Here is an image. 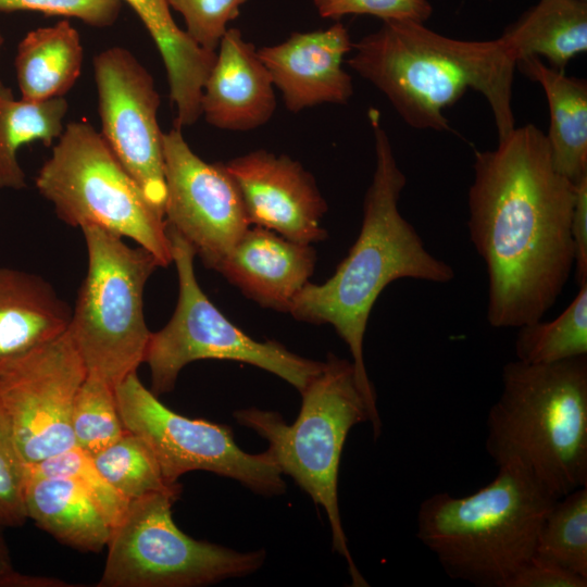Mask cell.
I'll return each mask as SVG.
<instances>
[{"instance_id": "obj_10", "label": "cell", "mask_w": 587, "mask_h": 587, "mask_svg": "<svg viewBox=\"0 0 587 587\" xmlns=\"http://www.w3.org/2000/svg\"><path fill=\"white\" fill-rule=\"evenodd\" d=\"M180 492L129 501L112 528L98 587H200L252 574L263 565L264 550L240 552L182 532L172 515Z\"/></svg>"}, {"instance_id": "obj_37", "label": "cell", "mask_w": 587, "mask_h": 587, "mask_svg": "<svg viewBox=\"0 0 587 587\" xmlns=\"http://www.w3.org/2000/svg\"><path fill=\"white\" fill-rule=\"evenodd\" d=\"M4 526L0 524V587H68L66 582L45 576L27 575L17 572L13 565L7 544Z\"/></svg>"}, {"instance_id": "obj_23", "label": "cell", "mask_w": 587, "mask_h": 587, "mask_svg": "<svg viewBox=\"0 0 587 587\" xmlns=\"http://www.w3.org/2000/svg\"><path fill=\"white\" fill-rule=\"evenodd\" d=\"M498 39L516 63L544 57L549 66L564 72L573 58L587 50V2L539 0Z\"/></svg>"}, {"instance_id": "obj_7", "label": "cell", "mask_w": 587, "mask_h": 587, "mask_svg": "<svg viewBox=\"0 0 587 587\" xmlns=\"http://www.w3.org/2000/svg\"><path fill=\"white\" fill-rule=\"evenodd\" d=\"M87 274L72 311L68 334L87 375L115 389L143 363L151 333L143 313V291L162 267L147 249L96 226L82 228Z\"/></svg>"}, {"instance_id": "obj_12", "label": "cell", "mask_w": 587, "mask_h": 587, "mask_svg": "<svg viewBox=\"0 0 587 587\" xmlns=\"http://www.w3.org/2000/svg\"><path fill=\"white\" fill-rule=\"evenodd\" d=\"M86 376L68 332L0 373V411L25 464L75 447L72 410Z\"/></svg>"}, {"instance_id": "obj_20", "label": "cell", "mask_w": 587, "mask_h": 587, "mask_svg": "<svg viewBox=\"0 0 587 587\" xmlns=\"http://www.w3.org/2000/svg\"><path fill=\"white\" fill-rule=\"evenodd\" d=\"M24 503L27 519L63 545L87 552L107 547L112 526L76 480L26 475Z\"/></svg>"}, {"instance_id": "obj_35", "label": "cell", "mask_w": 587, "mask_h": 587, "mask_svg": "<svg viewBox=\"0 0 587 587\" xmlns=\"http://www.w3.org/2000/svg\"><path fill=\"white\" fill-rule=\"evenodd\" d=\"M587 578L534 554L515 574L509 587H586Z\"/></svg>"}, {"instance_id": "obj_16", "label": "cell", "mask_w": 587, "mask_h": 587, "mask_svg": "<svg viewBox=\"0 0 587 587\" xmlns=\"http://www.w3.org/2000/svg\"><path fill=\"white\" fill-rule=\"evenodd\" d=\"M352 48L347 27L338 22L325 29L291 33L280 43L258 49V54L287 110L298 113L349 101L353 85L342 62Z\"/></svg>"}, {"instance_id": "obj_27", "label": "cell", "mask_w": 587, "mask_h": 587, "mask_svg": "<svg viewBox=\"0 0 587 587\" xmlns=\"http://www.w3.org/2000/svg\"><path fill=\"white\" fill-rule=\"evenodd\" d=\"M91 459L107 482L127 501L182 491L179 483L172 485L165 480L146 442L128 430Z\"/></svg>"}, {"instance_id": "obj_11", "label": "cell", "mask_w": 587, "mask_h": 587, "mask_svg": "<svg viewBox=\"0 0 587 587\" xmlns=\"http://www.w3.org/2000/svg\"><path fill=\"white\" fill-rule=\"evenodd\" d=\"M114 391L125 429L146 442L168 484H178L188 472L205 471L261 496L286 491L283 473L267 450L248 453L237 446L228 426L174 412L142 385L137 372Z\"/></svg>"}, {"instance_id": "obj_17", "label": "cell", "mask_w": 587, "mask_h": 587, "mask_svg": "<svg viewBox=\"0 0 587 587\" xmlns=\"http://www.w3.org/2000/svg\"><path fill=\"white\" fill-rule=\"evenodd\" d=\"M204 82L201 116L213 127L246 132L266 124L276 110L274 84L258 49L238 28L221 39Z\"/></svg>"}, {"instance_id": "obj_38", "label": "cell", "mask_w": 587, "mask_h": 587, "mask_svg": "<svg viewBox=\"0 0 587 587\" xmlns=\"http://www.w3.org/2000/svg\"><path fill=\"white\" fill-rule=\"evenodd\" d=\"M3 42H4V38H3L2 34L0 33V51H1Z\"/></svg>"}, {"instance_id": "obj_28", "label": "cell", "mask_w": 587, "mask_h": 587, "mask_svg": "<svg viewBox=\"0 0 587 587\" xmlns=\"http://www.w3.org/2000/svg\"><path fill=\"white\" fill-rule=\"evenodd\" d=\"M535 554L587 578V486L553 503L539 530Z\"/></svg>"}, {"instance_id": "obj_9", "label": "cell", "mask_w": 587, "mask_h": 587, "mask_svg": "<svg viewBox=\"0 0 587 587\" xmlns=\"http://www.w3.org/2000/svg\"><path fill=\"white\" fill-rule=\"evenodd\" d=\"M167 234L178 278V299L168 323L151 333L148 342L143 363L150 370V390L158 397L171 392L187 364L215 359L254 365L301 392L320 373L323 362L298 355L274 340L258 341L234 325L199 286L192 247L170 227Z\"/></svg>"}, {"instance_id": "obj_30", "label": "cell", "mask_w": 587, "mask_h": 587, "mask_svg": "<svg viewBox=\"0 0 587 587\" xmlns=\"http://www.w3.org/2000/svg\"><path fill=\"white\" fill-rule=\"evenodd\" d=\"M26 475L62 476L76 480L96 501L112 528L122 520L129 501L102 476L91 457L77 447L26 464Z\"/></svg>"}, {"instance_id": "obj_4", "label": "cell", "mask_w": 587, "mask_h": 587, "mask_svg": "<svg viewBox=\"0 0 587 587\" xmlns=\"http://www.w3.org/2000/svg\"><path fill=\"white\" fill-rule=\"evenodd\" d=\"M487 415L486 451L516 466L555 499L587 486V355L508 362Z\"/></svg>"}, {"instance_id": "obj_18", "label": "cell", "mask_w": 587, "mask_h": 587, "mask_svg": "<svg viewBox=\"0 0 587 587\" xmlns=\"http://www.w3.org/2000/svg\"><path fill=\"white\" fill-rule=\"evenodd\" d=\"M315 261L311 245L253 226L214 270L259 304L289 312L294 299L309 283Z\"/></svg>"}, {"instance_id": "obj_6", "label": "cell", "mask_w": 587, "mask_h": 587, "mask_svg": "<svg viewBox=\"0 0 587 587\" xmlns=\"http://www.w3.org/2000/svg\"><path fill=\"white\" fill-rule=\"evenodd\" d=\"M300 394L301 408L292 424H287L278 412L257 408L237 410L234 417L268 442L267 451L280 472L325 510L333 550L346 560L352 586L366 587L341 523L338 473L352 427L370 422L374 437L380 433L358 385L353 364L346 359L329 353L320 373Z\"/></svg>"}, {"instance_id": "obj_3", "label": "cell", "mask_w": 587, "mask_h": 587, "mask_svg": "<svg viewBox=\"0 0 587 587\" xmlns=\"http://www.w3.org/2000/svg\"><path fill=\"white\" fill-rule=\"evenodd\" d=\"M349 66L382 91L416 129L449 130L444 111L467 89L483 95L498 140L515 127L512 107L516 62L500 40H461L424 23L387 20L353 43Z\"/></svg>"}, {"instance_id": "obj_26", "label": "cell", "mask_w": 587, "mask_h": 587, "mask_svg": "<svg viewBox=\"0 0 587 587\" xmlns=\"http://www.w3.org/2000/svg\"><path fill=\"white\" fill-rule=\"evenodd\" d=\"M554 320L520 326L515 339L516 360L549 364L587 355V282Z\"/></svg>"}, {"instance_id": "obj_32", "label": "cell", "mask_w": 587, "mask_h": 587, "mask_svg": "<svg viewBox=\"0 0 587 587\" xmlns=\"http://www.w3.org/2000/svg\"><path fill=\"white\" fill-rule=\"evenodd\" d=\"M25 482L26 464L0 411V524L4 527H20L27 520Z\"/></svg>"}, {"instance_id": "obj_34", "label": "cell", "mask_w": 587, "mask_h": 587, "mask_svg": "<svg viewBox=\"0 0 587 587\" xmlns=\"http://www.w3.org/2000/svg\"><path fill=\"white\" fill-rule=\"evenodd\" d=\"M123 0H0V12L36 11L76 17L96 27L112 25Z\"/></svg>"}, {"instance_id": "obj_1", "label": "cell", "mask_w": 587, "mask_h": 587, "mask_svg": "<svg viewBox=\"0 0 587 587\" xmlns=\"http://www.w3.org/2000/svg\"><path fill=\"white\" fill-rule=\"evenodd\" d=\"M473 167L467 227L487 272V321L519 328L542 320L574 270L575 184L557 172L534 124L476 151Z\"/></svg>"}, {"instance_id": "obj_14", "label": "cell", "mask_w": 587, "mask_h": 587, "mask_svg": "<svg viewBox=\"0 0 587 587\" xmlns=\"http://www.w3.org/2000/svg\"><path fill=\"white\" fill-rule=\"evenodd\" d=\"M162 147L166 226L214 270L250 227L240 192L225 164L198 157L180 128L163 133Z\"/></svg>"}, {"instance_id": "obj_13", "label": "cell", "mask_w": 587, "mask_h": 587, "mask_svg": "<svg viewBox=\"0 0 587 587\" xmlns=\"http://www.w3.org/2000/svg\"><path fill=\"white\" fill-rule=\"evenodd\" d=\"M101 135L148 201L164 216L163 133L160 96L148 70L127 49L108 48L93 59Z\"/></svg>"}, {"instance_id": "obj_5", "label": "cell", "mask_w": 587, "mask_h": 587, "mask_svg": "<svg viewBox=\"0 0 587 587\" xmlns=\"http://www.w3.org/2000/svg\"><path fill=\"white\" fill-rule=\"evenodd\" d=\"M555 499L513 465L474 494L438 492L416 516V536L453 579L479 587H509L535 554L542 522Z\"/></svg>"}, {"instance_id": "obj_22", "label": "cell", "mask_w": 587, "mask_h": 587, "mask_svg": "<svg viewBox=\"0 0 587 587\" xmlns=\"http://www.w3.org/2000/svg\"><path fill=\"white\" fill-rule=\"evenodd\" d=\"M546 96L550 126L546 134L554 168L577 183L587 175V83L546 65L538 57L516 63Z\"/></svg>"}, {"instance_id": "obj_8", "label": "cell", "mask_w": 587, "mask_h": 587, "mask_svg": "<svg viewBox=\"0 0 587 587\" xmlns=\"http://www.w3.org/2000/svg\"><path fill=\"white\" fill-rule=\"evenodd\" d=\"M35 185L67 225L96 226L129 238L150 251L162 267L172 263L164 216L87 122L65 125Z\"/></svg>"}, {"instance_id": "obj_19", "label": "cell", "mask_w": 587, "mask_h": 587, "mask_svg": "<svg viewBox=\"0 0 587 587\" xmlns=\"http://www.w3.org/2000/svg\"><path fill=\"white\" fill-rule=\"evenodd\" d=\"M71 316L42 277L0 267V373L65 334Z\"/></svg>"}, {"instance_id": "obj_29", "label": "cell", "mask_w": 587, "mask_h": 587, "mask_svg": "<svg viewBox=\"0 0 587 587\" xmlns=\"http://www.w3.org/2000/svg\"><path fill=\"white\" fill-rule=\"evenodd\" d=\"M71 423L75 447L90 457L126 432L117 410L114 388L91 375L86 376L76 394Z\"/></svg>"}, {"instance_id": "obj_39", "label": "cell", "mask_w": 587, "mask_h": 587, "mask_svg": "<svg viewBox=\"0 0 587 587\" xmlns=\"http://www.w3.org/2000/svg\"><path fill=\"white\" fill-rule=\"evenodd\" d=\"M583 1H586V0H583Z\"/></svg>"}, {"instance_id": "obj_2", "label": "cell", "mask_w": 587, "mask_h": 587, "mask_svg": "<svg viewBox=\"0 0 587 587\" xmlns=\"http://www.w3.org/2000/svg\"><path fill=\"white\" fill-rule=\"evenodd\" d=\"M374 135L375 170L363 201L359 236L335 273L323 284L307 283L289 313L299 321L330 324L352 357L358 385L378 428L376 392L364 362L363 344L371 311L392 282L412 278L446 284L453 267L434 257L399 211L407 177L398 166L379 113L369 111Z\"/></svg>"}, {"instance_id": "obj_31", "label": "cell", "mask_w": 587, "mask_h": 587, "mask_svg": "<svg viewBox=\"0 0 587 587\" xmlns=\"http://www.w3.org/2000/svg\"><path fill=\"white\" fill-rule=\"evenodd\" d=\"M248 0H167L179 12L186 33L201 48L216 51L222 37Z\"/></svg>"}, {"instance_id": "obj_33", "label": "cell", "mask_w": 587, "mask_h": 587, "mask_svg": "<svg viewBox=\"0 0 587 587\" xmlns=\"http://www.w3.org/2000/svg\"><path fill=\"white\" fill-rule=\"evenodd\" d=\"M320 16L339 20L345 15H373L387 20L425 23L433 13L427 0H312Z\"/></svg>"}, {"instance_id": "obj_25", "label": "cell", "mask_w": 587, "mask_h": 587, "mask_svg": "<svg viewBox=\"0 0 587 587\" xmlns=\"http://www.w3.org/2000/svg\"><path fill=\"white\" fill-rule=\"evenodd\" d=\"M68 104L64 97L45 101L16 99L0 82V189L26 187L18 149L33 141L51 146L64 130Z\"/></svg>"}, {"instance_id": "obj_36", "label": "cell", "mask_w": 587, "mask_h": 587, "mask_svg": "<svg viewBox=\"0 0 587 587\" xmlns=\"http://www.w3.org/2000/svg\"><path fill=\"white\" fill-rule=\"evenodd\" d=\"M571 237L574 250L573 272L579 286L587 282V175L575 183Z\"/></svg>"}, {"instance_id": "obj_15", "label": "cell", "mask_w": 587, "mask_h": 587, "mask_svg": "<svg viewBox=\"0 0 587 587\" xmlns=\"http://www.w3.org/2000/svg\"><path fill=\"white\" fill-rule=\"evenodd\" d=\"M224 164L250 225L307 245L327 237L322 227L327 204L314 177L298 161L260 149Z\"/></svg>"}, {"instance_id": "obj_24", "label": "cell", "mask_w": 587, "mask_h": 587, "mask_svg": "<svg viewBox=\"0 0 587 587\" xmlns=\"http://www.w3.org/2000/svg\"><path fill=\"white\" fill-rule=\"evenodd\" d=\"M83 62L80 36L70 22L28 32L15 57L21 98L45 101L64 97L79 77Z\"/></svg>"}, {"instance_id": "obj_21", "label": "cell", "mask_w": 587, "mask_h": 587, "mask_svg": "<svg viewBox=\"0 0 587 587\" xmlns=\"http://www.w3.org/2000/svg\"><path fill=\"white\" fill-rule=\"evenodd\" d=\"M125 1L143 23L163 60L176 109L174 126H192L201 117L202 90L216 51L201 48L176 25L167 0Z\"/></svg>"}]
</instances>
